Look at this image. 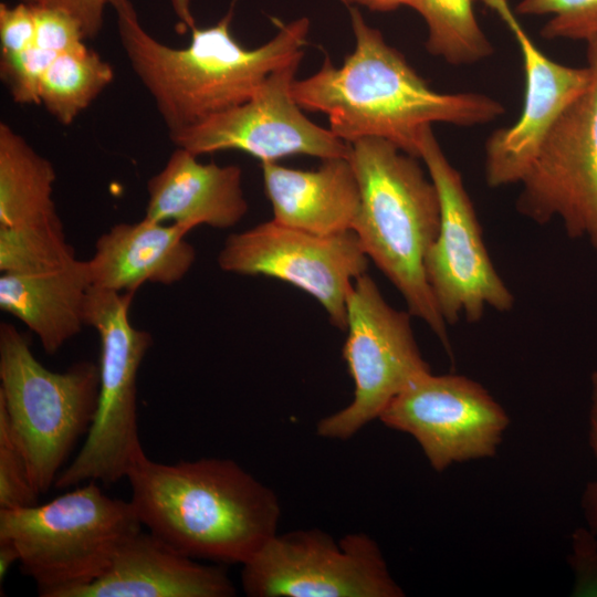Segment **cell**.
<instances>
[{"mask_svg":"<svg viewBox=\"0 0 597 597\" xmlns=\"http://www.w3.org/2000/svg\"><path fill=\"white\" fill-rule=\"evenodd\" d=\"M346 6L358 4L373 11L388 12L406 6L412 9L413 0H339Z\"/></svg>","mask_w":597,"mask_h":597,"instance_id":"33","label":"cell"},{"mask_svg":"<svg viewBox=\"0 0 597 597\" xmlns=\"http://www.w3.org/2000/svg\"><path fill=\"white\" fill-rule=\"evenodd\" d=\"M428 29L427 50L455 66L478 63L494 48L480 27L472 0H413Z\"/></svg>","mask_w":597,"mask_h":597,"instance_id":"23","label":"cell"},{"mask_svg":"<svg viewBox=\"0 0 597 597\" xmlns=\"http://www.w3.org/2000/svg\"><path fill=\"white\" fill-rule=\"evenodd\" d=\"M188 229L144 217L113 226L98 237L87 260L92 286L117 293H135L145 283L180 282L196 260L185 239Z\"/></svg>","mask_w":597,"mask_h":597,"instance_id":"18","label":"cell"},{"mask_svg":"<svg viewBox=\"0 0 597 597\" xmlns=\"http://www.w3.org/2000/svg\"><path fill=\"white\" fill-rule=\"evenodd\" d=\"M515 11L551 19L541 30L548 40L589 41L597 36V0H521Z\"/></svg>","mask_w":597,"mask_h":597,"instance_id":"25","label":"cell"},{"mask_svg":"<svg viewBox=\"0 0 597 597\" xmlns=\"http://www.w3.org/2000/svg\"><path fill=\"white\" fill-rule=\"evenodd\" d=\"M35 40V23L29 3L19 1L10 7L0 3V54H13L32 45Z\"/></svg>","mask_w":597,"mask_h":597,"instance_id":"30","label":"cell"},{"mask_svg":"<svg viewBox=\"0 0 597 597\" xmlns=\"http://www.w3.org/2000/svg\"><path fill=\"white\" fill-rule=\"evenodd\" d=\"M38 496L25 457L0 406V510L36 504Z\"/></svg>","mask_w":597,"mask_h":597,"instance_id":"26","label":"cell"},{"mask_svg":"<svg viewBox=\"0 0 597 597\" xmlns=\"http://www.w3.org/2000/svg\"><path fill=\"white\" fill-rule=\"evenodd\" d=\"M379 420L411 436L437 472L495 455L510 422L504 408L478 381L431 371L410 381Z\"/></svg>","mask_w":597,"mask_h":597,"instance_id":"14","label":"cell"},{"mask_svg":"<svg viewBox=\"0 0 597 597\" xmlns=\"http://www.w3.org/2000/svg\"><path fill=\"white\" fill-rule=\"evenodd\" d=\"M109 4L123 51L169 135L249 100L272 72L304 53L310 31V20L298 18L248 49L232 36L229 12L214 25L192 29L187 46L174 48L144 29L130 0Z\"/></svg>","mask_w":597,"mask_h":597,"instance_id":"3","label":"cell"},{"mask_svg":"<svg viewBox=\"0 0 597 597\" xmlns=\"http://www.w3.org/2000/svg\"><path fill=\"white\" fill-rule=\"evenodd\" d=\"M262 178L273 220L316 234L353 231L360 189L348 157L324 159L313 170L262 163Z\"/></svg>","mask_w":597,"mask_h":597,"instance_id":"19","label":"cell"},{"mask_svg":"<svg viewBox=\"0 0 597 597\" xmlns=\"http://www.w3.org/2000/svg\"><path fill=\"white\" fill-rule=\"evenodd\" d=\"M494 10L519 45L524 76V103L517 121L494 130L484 148V176L492 188L520 184L545 137L562 114L588 88V65L574 67L546 56L520 24L507 0H482Z\"/></svg>","mask_w":597,"mask_h":597,"instance_id":"15","label":"cell"},{"mask_svg":"<svg viewBox=\"0 0 597 597\" xmlns=\"http://www.w3.org/2000/svg\"><path fill=\"white\" fill-rule=\"evenodd\" d=\"M134 294L93 286L88 293L85 322L97 332L101 346L98 401L82 448L55 480L57 489L88 481L115 483L145 452L138 431L137 376L153 337L130 323Z\"/></svg>","mask_w":597,"mask_h":597,"instance_id":"7","label":"cell"},{"mask_svg":"<svg viewBox=\"0 0 597 597\" xmlns=\"http://www.w3.org/2000/svg\"><path fill=\"white\" fill-rule=\"evenodd\" d=\"M98 365L81 360L64 371L44 367L29 336L0 325V406L21 448L40 495L54 485L97 407Z\"/></svg>","mask_w":597,"mask_h":597,"instance_id":"6","label":"cell"},{"mask_svg":"<svg viewBox=\"0 0 597 597\" xmlns=\"http://www.w3.org/2000/svg\"><path fill=\"white\" fill-rule=\"evenodd\" d=\"M30 6L36 46L59 54L80 46L86 40L80 23L66 11L49 6Z\"/></svg>","mask_w":597,"mask_h":597,"instance_id":"28","label":"cell"},{"mask_svg":"<svg viewBox=\"0 0 597 597\" xmlns=\"http://www.w3.org/2000/svg\"><path fill=\"white\" fill-rule=\"evenodd\" d=\"M588 438L591 451L597 460V371L593 373L590 379V404L588 413ZM591 511L597 512V484L593 486ZM597 520V513L594 514Z\"/></svg>","mask_w":597,"mask_h":597,"instance_id":"32","label":"cell"},{"mask_svg":"<svg viewBox=\"0 0 597 597\" xmlns=\"http://www.w3.org/2000/svg\"><path fill=\"white\" fill-rule=\"evenodd\" d=\"M29 4L60 8L80 23L86 40L98 35L104 23V12L109 0H19ZM176 14L185 28H196L191 12V0H170Z\"/></svg>","mask_w":597,"mask_h":597,"instance_id":"29","label":"cell"},{"mask_svg":"<svg viewBox=\"0 0 597 597\" xmlns=\"http://www.w3.org/2000/svg\"><path fill=\"white\" fill-rule=\"evenodd\" d=\"M354 51L341 66L326 57L317 72L294 81L296 103L327 116L329 129L342 140L386 139L419 158L423 129L436 123L473 127L505 113L503 104L482 93H441L384 39L381 32L349 8Z\"/></svg>","mask_w":597,"mask_h":597,"instance_id":"1","label":"cell"},{"mask_svg":"<svg viewBox=\"0 0 597 597\" xmlns=\"http://www.w3.org/2000/svg\"><path fill=\"white\" fill-rule=\"evenodd\" d=\"M52 163L0 123V227L61 226L53 200Z\"/></svg>","mask_w":597,"mask_h":597,"instance_id":"21","label":"cell"},{"mask_svg":"<svg viewBox=\"0 0 597 597\" xmlns=\"http://www.w3.org/2000/svg\"><path fill=\"white\" fill-rule=\"evenodd\" d=\"M126 479L142 525L191 558L243 565L277 533V495L233 460L168 464L144 452Z\"/></svg>","mask_w":597,"mask_h":597,"instance_id":"2","label":"cell"},{"mask_svg":"<svg viewBox=\"0 0 597 597\" xmlns=\"http://www.w3.org/2000/svg\"><path fill=\"white\" fill-rule=\"evenodd\" d=\"M237 589L224 568L201 564L150 532L139 531L116 549L93 582L61 597H231Z\"/></svg>","mask_w":597,"mask_h":597,"instance_id":"16","label":"cell"},{"mask_svg":"<svg viewBox=\"0 0 597 597\" xmlns=\"http://www.w3.org/2000/svg\"><path fill=\"white\" fill-rule=\"evenodd\" d=\"M57 53L35 44L13 54H0V76L13 102L39 105L43 76Z\"/></svg>","mask_w":597,"mask_h":597,"instance_id":"27","label":"cell"},{"mask_svg":"<svg viewBox=\"0 0 597 597\" xmlns=\"http://www.w3.org/2000/svg\"><path fill=\"white\" fill-rule=\"evenodd\" d=\"M586 43L590 84L542 143L519 184L516 209L537 224L557 219L597 254V36Z\"/></svg>","mask_w":597,"mask_h":597,"instance_id":"11","label":"cell"},{"mask_svg":"<svg viewBox=\"0 0 597 597\" xmlns=\"http://www.w3.org/2000/svg\"><path fill=\"white\" fill-rule=\"evenodd\" d=\"M303 54L272 72L245 102L169 135L170 140L197 156L241 150L261 163L295 155L349 157L350 145L310 121L293 96Z\"/></svg>","mask_w":597,"mask_h":597,"instance_id":"13","label":"cell"},{"mask_svg":"<svg viewBox=\"0 0 597 597\" xmlns=\"http://www.w3.org/2000/svg\"><path fill=\"white\" fill-rule=\"evenodd\" d=\"M347 337L343 357L354 381V398L323 417L316 433L346 440L374 419L416 377L431 371L411 327V314L392 307L365 273L347 300Z\"/></svg>","mask_w":597,"mask_h":597,"instance_id":"9","label":"cell"},{"mask_svg":"<svg viewBox=\"0 0 597 597\" xmlns=\"http://www.w3.org/2000/svg\"><path fill=\"white\" fill-rule=\"evenodd\" d=\"M419 158L440 201V228L425 266L438 308L447 323H475L486 310L509 312L514 295L494 268L481 226L459 170L449 161L432 126L423 129Z\"/></svg>","mask_w":597,"mask_h":597,"instance_id":"8","label":"cell"},{"mask_svg":"<svg viewBox=\"0 0 597 597\" xmlns=\"http://www.w3.org/2000/svg\"><path fill=\"white\" fill-rule=\"evenodd\" d=\"M349 145L360 189L353 232L368 260L400 293L407 311L430 328L453 362L448 325L425 266L440 228L436 186L416 157L386 139L367 137Z\"/></svg>","mask_w":597,"mask_h":597,"instance_id":"4","label":"cell"},{"mask_svg":"<svg viewBox=\"0 0 597 597\" xmlns=\"http://www.w3.org/2000/svg\"><path fill=\"white\" fill-rule=\"evenodd\" d=\"M19 562V552L15 545L6 538H0V579L7 576L10 567Z\"/></svg>","mask_w":597,"mask_h":597,"instance_id":"34","label":"cell"},{"mask_svg":"<svg viewBox=\"0 0 597 597\" xmlns=\"http://www.w3.org/2000/svg\"><path fill=\"white\" fill-rule=\"evenodd\" d=\"M113 78V66L83 43L55 56L43 76L40 103L59 123L70 125Z\"/></svg>","mask_w":597,"mask_h":597,"instance_id":"22","label":"cell"},{"mask_svg":"<svg viewBox=\"0 0 597 597\" xmlns=\"http://www.w3.org/2000/svg\"><path fill=\"white\" fill-rule=\"evenodd\" d=\"M61 226L0 227V271L42 274L62 270L76 260Z\"/></svg>","mask_w":597,"mask_h":597,"instance_id":"24","label":"cell"},{"mask_svg":"<svg viewBox=\"0 0 597 597\" xmlns=\"http://www.w3.org/2000/svg\"><path fill=\"white\" fill-rule=\"evenodd\" d=\"M368 261L353 231L316 234L273 219L229 234L217 258L227 273L275 277L304 291L342 331L348 296Z\"/></svg>","mask_w":597,"mask_h":597,"instance_id":"12","label":"cell"},{"mask_svg":"<svg viewBox=\"0 0 597 597\" xmlns=\"http://www.w3.org/2000/svg\"><path fill=\"white\" fill-rule=\"evenodd\" d=\"M573 543L574 595L597 596V544L585 531L577 532Z\"/></svg>","mask_w":597,"mask_h":597,"instance_id":"31","label":"cell"},{"mask_svg":"<svg viewBox=\"0 0 597 597\" xmlns=\"http://www.w3.org/2000/svg\"><path fill=\"white\" fill-rule=\"evenodd\" d=\"M250 597H401L377 542L349 533L335 541L311 528L276 533L242 565Z\"/></svg>","mask_w":597,"mask_h":597,"instance_id":"10","label":"cell"},{"mask_svg":"<svg viewBox=\"0 0 597 597\" xmlns=\"http://www.w3.org/2000/svg\"><path fill=\"white\" fill-rule=\"evenodd\" d=\"M145 217L175 223L189 231L206 224L229 229L247 214L242 171L237 165L203 164L187 149L176 147L165 166L146 185Z\"/></svg>","mask_w":597,"mask_h":597,"instance_id":"17","label":"cell"},{"mask_svg":"<svg viewBox=\"0 0 597 597\" xmlns=\"http://www.w3.org/2000/svg\"><path fill=\"white\" fill-rule=\"evenodd\" d=\"M91 289L88 263L78 259L50 273H2L0 308L27 325L52 355L86 326Z\"/></svg>","mask_w":597,"mask_h":597,"instance_id":"20","label":"cell"},{"mask_svg":"<svg viewBox=\"0 0 597 597\" xmlns=\"http://www.w3.org/2000/svg\"><path fill=\"white\" fill-rule=\"evenodd\" d=\"M142 526L132 502L108 496L96 481L44 504L0 510V538L15 545L21 572L41 597L96 579Z\"/></svg>","mask_w":597,"mask_h":597,"instance_id":"5","label":"cell"}]
</instances>
